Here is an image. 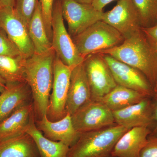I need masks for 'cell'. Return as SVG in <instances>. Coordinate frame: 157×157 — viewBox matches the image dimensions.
<instances>
[{
	"label": "cell",
	"instance_id": "836d02e7",
	"mask_svg": "<svg viewBox=\"0 0 157 157\" xmlns=\"http://www.w3.org/2000/svg\"><path fill=\"white\" fill-rule=\"evenodd\" d=\"M78 2L83 4H91L93 0H74Z\"/></svg>",
	"mask_w": 157,
	"mask_h": 157
},
{
	"label": "cell",
	"instance_id": "1f68e13d",
	"mask_svg": "<svg viewBox=\"0 0 157 157\" xmlns=\"http://www.w3.org/2000/svg\"><path fill=\"white\" fill-rule=\"evenodd\" d=\"M15 0H0V9L5 8H14Z\"/></svg>",
	"mask_w": 157,
	"mask_h": 157
},
{
	"label": "cell",
	"instance_id": "ac0fdd59",
	"mask_svg": "<svg viewBox=\"0 0 157 157\" xmlns=\"http://www.w3.org/2000/svg\"><path fill=\"white\" fill-rule=\"evenodd\" d=\"M35 117L33 102L21 106L0 123V142L26 133Z\"/></svg>",
	"mask_w": 157,
	"mask_h": 157
},
{
	"label": "cell",
	"instance_id": "4316f807",
	"mask_svg": "<svg viewBox=\"0 0 157 157\" xmlns=\"http://www.w3.org/2000/svg\"><path fill=\"white\" fill-rule=\"evenodd\" d=\"M54 1V0H39L45 29L51 42L52 33V21Z\"/></svg>",
	"mask_w": 157,
	"mask_h": 157
},
{
	"label": "cell",
	"instance_id": "d6986e66",
	"mask_svg": "<svg viewBox=\"0 0 157 157\" xmlns=\"http://www.w3.org/2000/svg\"><path fill=\"white\" fill-rule=\"evenodd\" d=\"M28 29L35 53L42 54L53 50L45 29L39 2L29 22Z\"/></svg>",
	"mask_w": 157,
	"mask_h": 157
},
{
	"label": "cell",
	"instance_id": "5bb4252c",
	"mask_svg": "<svg viewBox=\"0 0 157 157\" xmlns=\"http://www.w3.org/2000/svg\"><path fill=\"white\" fill-rule=\"evenodd\" d=\"M151 98L147 97L138 103L113 112L116 124L128 130L136 127L149 128L154 122Z\"/></svg>",
	"mask_w": 157,
	"mask_h": 157
},
{
	"label": "cell",
	"instance_id": "603a6c76",
	"mask_svg": "<svg viewBox=\"0 0 157 157\" xmlns=\"http://www.w3.org/2000/svg\"><path fill=\"white\" fill-rule=\"evenodd\" d=\"M27 59L22 55L0 56V76L7 82H25Z\"/></svg>",
	"mask_w": 157,
	"mask_h": 157
},
{
	"label": "cell",
	"instance_id": "30bf717a",
	"mask_svg": "<svg viewBox=\"0 0 157 157\" xmlns=\"http://www.w3.org/2000/svg\"><path fill=\"white\" fill-rule=\"evenodd\" d=\"M101 54L108 65L117 84L140 92L148 97L154 95L152 86L139 70L108 55Z\"/></svg>",
	"mask_w": 157,
	"mask_h": 157
},
{
	"label": "cell",
	"instance_id": "7a4b0ae2",
	"mask_svg": "<svg viewBox=\"0 0 157 157\" xmlns=\"http://www.w3.org/2000/svg\"><path fill=\"white\" fill-rule=\"evenodd\" d=\"M97 53L108 55L139 70L154 88L157 79V55L141 30L121 45Z\"/></svg>",
	"mask_w": 157,
	"mask_h": 157
},
{
	"label": "cell",
	"instance_id": "4dcf8cb0",
	"mask_svg": "<svg viewBox=\"0 0 157 157\" xmlns=\"http://www.w3.org/2000/svg\"><path fill=\"white\" fill-rule=\"evenodd\" d=\"M115 1L116 0H93L91 5L96 10L103 11V9L105 6Z\"/></svg>",
	"mask_w": 157,
	"mask_h": 157
},
{
	"label": "cell",
	"instance_id": "8992f818",
	"mask_svg": "<svg viewBox=\"0 0 157 157\" xmlns=\"http://www.w3.org/2000/svg\"><path fill=\"white\" fill-rule=\"evenodd\" d=\"M74 128L80 133L116 124L113 113L101 101L91 100L71 115Z\"/></svg>",
	"mask_w": 157,
	"mask_h": 157
},
{
	"label": "cell",
	"instance_id": "44dd1931",
	"mask_svg": "<svg viewBox=\"0 0 157 157\" xmlns=\"http://www.w3.org/2000/svg\"><path fill=\"white\" fill-rule=\"evenodd\" d=\"M26 133L33 139L40 157H67L70 147L45 137L37 128L35 117L31 121Z\"/></svg>",
	"mask_w": 157,
	"mask_h": 157
},
{
	"label": "cell",
	"instance_id": "2e32d148",
	"mask_svg": "<svg viewBox=\"0 0 157 157\" xmlns=\"http://www.w3.org/2000/svg\"><path fill=\"white\" fill-rule=\"evenodd\" d=\"M32 99V92L26 82H7L0 95V123Z\"/></svg>",
	"mask_w": 157,
	"mask_h": 157
},
{
	"label": "cell",
	"instance_id": "8fae6325",
	"mask_svg": "<svg viewBox=\"0 0 157 157\" xmlns=\"http://www.w3.org/2000/svg\"><path fill=\"white\" fill-rule=\"evenodd\" d=\"M0 28L6 32L26 59L35 53L27 25L18 16L14 8L0 9Z\"/></svg>",
	"mask_w": 157,
	"mask_h": 157
},
{
	"label": "cell",
	"instance_id": "4fadbf2b",
	"mask_svg": "<svg viewBox=\"0 0 157 157\" xmlns=\"http://www.w3.org/2000/svg\"><path fill=\"white\" fill-rule=\"evenodd\" d=\"M37 128L48 139L59 141L71 147L80 137L81 133L77 132L72 122L69 113L62 119L52 122L48 119L47 115L36 121Z\"/></svg>",
	"mask_w": 157,
	"mask_h": 157
},
{
	"label": "cell",
	"instance_id": "d4e9b609",
	"mask_svg": "<svg viewBox=\"0 0 157 157\" xmlns=\"http://www.w3.org/2000/svg\"><path fill=\"white\" fill-rule=\"evenodd\" d=\"M39 2V0H15L14 10L27 27Z\"/></svg>",
	"mask_w": 157,
	"mask_h": 157
},
{
	"label": "cell",
	"instance_id": "52a82bcc",
	"mask_svg": "<svg viewBox=\"0 0 157 157\" xmlns=\"http://www.w3.org/2000/svg\"><path fill=\"white\" fill-rule=\"evenodd\" d=\"M72 69L56 56L53 63V79L47 117L51 121L62 119L67 114L66 104Z\"/></svg>",
	"mask_w": 157,
	"mask_h": 157
},
{
	"label": "cell",
	"instance_id": "7c38bea8",
	"mask_svg": "<svg viewBox=\"0 0 157 157\" xmlns=\"http://www.w3.org/2000/svg\"><path fill=\"white\" fill-rule=\"evenodd\" d=\"M102 21L118 31L125 39L141 30L138 15L132 0H118L113 9L103 12Z\"/></svg>",
	"mask_w": 157,
	"mask_h": 157
},
{
	"label": "cell",
	"instance_id": "f1b7e54d",
	"mask_svg": "<svg viewBox=\"0 0 157 157\" xmlns=\"http://www.w3.org/2000/svg\"><path fill=\"white\" fill-rule=\"evenodd\" d=\"M139 157H157V136L148 137Z\"/></svg>",
	"mask_w": 157,
	"mask_h": 157
},
{
	"label": "cell",
	"instance_id": "5b68a950",
	"mask_svg": "<svg viewBox=\"0 0 157 157\" xmlns=\"http://www.w3.org/2000/svg\"><path fill=\"white\" fill-rule=\"evenodd\" d=\"M64 20L61 1H54L52 21V48L62 62L73 69L83 63L84 59L76 49L73 39L65 27Z\"/></svg>",
	"mask_w": 157,
	"mask_h": 157
},
{
	"label": "cell",
	"instance_id": "6da1fadb",
	"mask_svg": "<svg viewBox=\"0 0 157 157\" xmlns=\"http://www.w3.org/2000/svg\"><path fill=\"white\" fill-rule=\"evenodd\" d=\"M54 51L38 54L27 59L25 77L32 92L35 117L47 115L53 79Z\"/></svg>",
	"mask_w": 157,
	"mask_h": 157
},
{
	"label": "cell",
	"instance_id": "d6a6232c",
	"mask_svg": "<svg viewBox=\"0 0 157 157\" xmlns=\"http://www.w3.org/2000/svg\"><path fill=\"white\" fill-rule=\"evenodd\" d=\"M7 83L6 80L0 76V95L6 89Z\"/></svg>",
	"mask_w": 157,
	"mask_h": 157
},
{
	"label": "cell",
	"instance_id": "9a60e30c",
	"mask_svg": "<svg viewBox=\"0 0 157 157\" xmlns=\"http://www.w3.org/2000/svg\"><path fill=\"white\" fill-rule=\"evenodd\" d=\"M91 100V94L83 63L72 69L66 104V111L72 115Z\"/></svg>",
	"mask_w": 157,
	"mask_h": 157
},
{
	"label": "cell",
	"instance_id": "cb8c5ba5",
	"mask_svg": "<svg viewBox=\"0 0 157 157\" xmlns=\"http://www.w3.org/2000/svg\"><path fill=\"white\" fill-rule=\"evenodd\" d=\"M141 28L157 24V0H132Z\"/></svg>",
	"mask_w": 157,
	"mask_h": 157
},
{
	"label": "cell",
	"instance_id": "7402d4cb",
	"mask_svg": "<svg viewBox=\"0 0 157 157\" xmlns=\"http://www.w3.org/2000/svg\"><path fill=\"white\" fill-rule=\"evenodd\" d=\"M0 157H40L33 139L27 133L0 142Z\"/></svg>",
	"mask_w": 157,
	"mask_h": 157
},
{
	"label": "cell",
	"instance_id": "9c48e42d",
	"mask_svg": "<svg viewBox=\"0 0 157 157\" xmlns=\"http://www.w3.org/2000/svg\"><path fill=\"white\" fill-rule=\"evenodd\" d=\"M62 14L67 21L68 32L72 38L96 22L102 21L103 12L96 10L91 4L74 0H61Z\"/></svg>",
	"mask_w": 157,
	"mask_h": 157
},
{
	"label": "cell",
	"instance_id": "3957f363",
	"mask_svg": "<svg viewBox=\"0 0 157 157\" xmlns=\"http://www.w3.org/2000/svg\"><path fill=\"white\" fill-rule=\"evenodd\" d=\"M128 129L116 124L81 133L70 147L67 157H106L111 155L116 144Z\"/></svg>",
	"mask_w": 157,
	"mask_h": 157
},
{
	"label": "cell",
	"instance_id": "484cf974",
	"mask_svg": "<svg viewBox=\"0 0 157 157\" xmlns=\"http://www.w3.org/2000/svg\"><path fill=\"white\" fill-rule=\"evenodd\" d=\"M21 55L19 49L6 32L0 28V56H17Z\"/></svg>",
	"mask_w": 157,
	"mask_h": 157
},
{
	"label": "cell",
	"instance_id": "f546056e",
	"mask_svg": "<svg viewBox=\"0 0 157 157\" xmlns=\"http://www.w3.org/2000/svg\"><path fill=\"white\" fill-rule=\"evenodd\" d=\"M154 97L155 98L152 102V112L155 126L152 132V136H157V94H155Z\"/></svg>",
	"mask_w": 157,
	"mask_h": 157
},
{
	"label": "cell",
	"instance_id": "ba28073f",
	"mask_svg": "<svg viewBox=\"0 0 157 157\" xmlns=\"http://www.w3.org/2000/svg\"><path fill=\"white\" fill-rule=\"evenodd\" d=\"M91 94V99L103 98L117 85L111 71L100 53L86 57L83 62Z\"/></svg>",
	"mask_w": 157,
	"mask_h": 157
},
{
	"label": "cell",
	"instance_id": "e575fe53",
	"mask_svg": "<svg viewBox=\"0 0 157 157\" xmlns=\"http://www.w3.org/2000/svg\"><path fill=\"white\" fill-rule=\"evenodd\" d=\"M153 90L155 94H157V79L156 82L155 84Z\"/></svg>",
	"mask_w": 157,
	"mask_h": 157
},
{
	"label": "cell",
	"instance_id": "ffe728a7",
	"mask_svg": "<svg viewBox=\"0 0 157 157\" xmlns=\"http://www.w3.org/2000/svg\"><path fill=\"white\" fill-rule=\"evenodd\" d=\"M148 96L143 93L117 85L106 95L98 99L112 112L136 104Z\"/></svg>",
	"mask_w": 157,
	"mask_h": 157
},
{
	"label": "cell",
	"instance_id": "d590c367",
	"mask_svg": "<svg viewBox=\"0 0 157 157\" xmlns=\"http://www.w3.org/2000/svg\"><path fill=\"white\" fill-rule=\"evenodd\" d=\"M106 157H117L113 156L111 155H110L108 156H107Z\"/></svg>",
	"mask_w": 157,
	"mask_h": 157
},
{
	"label": "cell",
	"instance_id": "83f0119b",
	"mask_svg": "<svg viewBox=\"0 0 157 157\" xmlns=\"http://www.w3.org/2000/svg\"><path fill=\"white\" fill-rule=\"evenodd\" d=\"M141 30L157 55V24L150 27L141 28Z\"/></svg>",
	"mask_w": 157,
	"mask_h": 157
},
{
	"label": "cell",
	"instance_id": "e0dca14e",
	"mask_svg": "<svg viewBox=\"0 0 157 157\" xmlns=\"http://www.w3.org/2000/svg\"><path fill=\"white\" fill-rule=\"evenodd\" d=\"M151 134L148 127L129 129L118 140L110 155L117 157H139Z\"/></svg>",
	"mask_w": 157,
	"mask_h": 157
},
{
	"label": "cell",
	"instance_id": "277c9868",
	"mask_svg": "<svg viewBox=\"0 0 157 157\" xmlns=\"http://www.w3.org/2000/svg\"><path fill=\"white\" fill-rule=\"evenodd\" d=\"M73 42L83 59L121 45L124 38L118 32L102 21H99L76 36Z\"/></svg>",
	"mask_w": 157,
	"mask_h": 157
}]
</instances>
